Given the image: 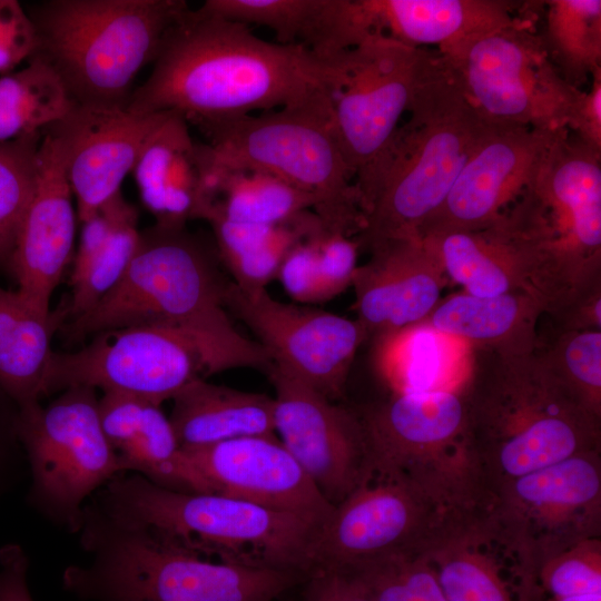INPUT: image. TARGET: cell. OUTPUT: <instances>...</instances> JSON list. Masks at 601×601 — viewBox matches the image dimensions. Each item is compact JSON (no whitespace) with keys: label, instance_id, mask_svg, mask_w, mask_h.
<instances>
[{"label":"cell","instance_id":"obj_1","mask_svg":"<svg viewBox=\"0 0 601 601\" xmlns=\"http://www.w3.org/2000/svg\"><path fill=\"white\" fill-rule=\"evenodd\" d=\"M338 55L255 36L248 26L188 8L167 31L148 79L132 91L136 115L174 111L199 130L331 96Z\"/></svg>","mask_w":601,"mask_h":601},{"label":"cell","instance_id":"obj_2","mask_svg":"<svg viewBox=\"0 0 601 601\" xmlns=\"http://www.w3.org/2000/svg\"><path fill=\"white\" fill-rule=\"evenodd\" d=\"M503 218L544 317L562 321L601 295V151L562 131Z\"/></svg>","mask_w":601,"mask_h":601},{"label":"cell","instance_id":"obj_3","mask_svg":"<svg viewBox=\"0 0 601 601\" xmlns=\"http://www.w3.org/2000/svg\"><path fill=\"white\" fill-rule=\"evenodd\" d=\"M210 248L185 226L156 224L140 230L136 252L120 280L83 315L61 327L66 341L139 324H169L190 332L214 352L223 371L273 363L265 349L242 335L226 312L228 280Z\"/></svg>","mask_w":601,"mask_h":601},{"label":"cell","instance_id":"obj_4","mask_svg":"<svg viewBox=\"0 0 601 601\" xmlns=\"http://www.w3.org/2000/svg\"><path fill=\"white\" fill-rule=\"evenodd\" d=\"M482 351V349H481ZM484 353L462 392L466 433L487 495L577 454L600 451L601 417L533 353Z\"/></svg>","mask_w":601,"mask_h":601},{"label":"cell","instance_id":"obj_5","mask_svg":"<svg viewBox=\"0 0 601 601\" xmlns=\"http://www.w3.org/2000/svg\"><path fill=\"white\" fill-rule=\"evenodd\" d=\"M407 112L365 204L359 248L417 237L489 126L467 104L437 50L425 51Z\"/></svg>","mask_w":601,"mask_h":601},{"label":"cell","instance_id":"obj_6","mask_svg":"<svg viewBox=\"0 0 601 601\" xmlns=\"http://www.w3.org/2000/svg\"><path fill=\"white\" fill-rule=\"evenodd\" d=\"M77 533L89 560L68 566L62 585L83 601H274L307 579L186 552L92 501Z\"/></svg>","mask_w":601,"mask_h":601},{"label":"cell","instance_id":"obj_7","mask_svg":"<svg viewBox=\"0 0 601 601\" xmlns=\"http://www.w3.org/2000/svg\"><path fill=\"white\" fill-rule=\"evenodd\" d=\"M92 502L186 552L229 564L311 571L322 525L234 497L170 490L131 473L110 480Z\"/></svg>","mask_w":601,"mask_h":601},{"label":"cell","instance_id":"obj_8","mask_svg":"<svg viewBox=\"0 0 601 601\" xmlns=\"http://www.w3.org/2000/svg\"><path fill=\"white\" fill-rule=\"evenodd\" d=\"M184 0H49L27 12L37 49L80 106L127 108L137 73L154 62Z\"/></svg>","mask_w":601,"mask_h":601},{"label":"cell","instance_id":"obj_9","mask_svg":"<svg viewBox=\"0 0 601 601\" xmlns=\"http://www.w3.org/2000/svg\"><path fill=\"white\" fill-rule=\"evenodd\" d=\"M368 477L407 482L452 518L477 514L486 500L479 461L466 433L461 393H394L357 411Z\"/></svg>","mask_w":601,"mask_h":601},{"label":"cell","instance_id":"obj_10","mask_svg":"<svg viewBox=\"0 0 601 601\" xmlns=\"http://www.w3.org/2000/svg\"><path fill=\"white\" fill-rule=\"evenodd\" d=\"M201 131L215 164L276 176L315 198L314 213L325 229L348 236L361 231L363 211L354 174L333 128L331 96Z\"/></svg>","mask_w":601,"mask_h":601},{"label":"cell","instance_id":"obj_11","mask_svg":"<svg viewBox=\"0 0 601 601\" xmlns=\"http://www.w3.org/2000/svg\"><path fill=\"white\" fill-rule=\"evenodd\" d=\"M479 518L509 560L521 601H535V575L550 556L601 538V454L573 455L493 490Z\"/></svg>","mask_w":601,"mask_h":601},{"label":"cell","instance_id":"obj_12","mask_svg":"<svg viewBox=\"0 0 601 601\" xmlns=\"http://www.w3.org/2000/svg\"><path fill=\"white\" fill-rule=\"evenodd\" d=\"M96 390L71 386L47 406L19 410V440L30 471L29 504L78 532L86 501L121 474L100 423Z\"/></svg>","mask_w":601,"mask_h":601},{"label":"cell","instance_id":"obj_13","mask_svg":"<svg viewBox=\"0 0 601 601\" xmlns=\"http://www.w3.org/2000/svg\"><path fill=\"white\" fill-rule=\"evenodd\" d=\"M440 55L467 104L484 122L566 129L581 89L561 77L539 33L525 22L516 20Z\"/></svg>","mask_w":601,"mask_h":601},{"label":"cell","instance_id":"obj_14","mask_svg":"<svg viewBox=\"0 0 601 601\" xmlns=\"http://www.w3.org/2000/svg\"><path fill=\"white\" fill-rule=\"evenodd\" d=\"M219 372L214 352L190 332L169 324H139L101 332L75 352L53 351L43 394L81 385L160 405L193 381Z\"/></svg>","mask_w":601,"mask_h":601},{"label":"cell","instance_id":"obj_15","mask_svg":"<svg viewBox=\"0 0 601 601\" xmlns=\"http://www.w3.org/2000/svg\"><path fill=\"white\" fill-rule=\"evenodd\" d=\"M425 51L372 35L338 53L341 76L331 92L332 122L354 174L362 211L412 101Z\"/></svg>","mask_w":601,"mask_h":601},{"label":"cell","instance_id":"obj_16","mask_svg":"<svg viewBox=\"0 0 601 601\" xmlns=\"http://www.w3.org/2000/svg\"><path fill=\"white\" fill-rule=\"evenodd\" d=\"M225 305L254 333L273 366L331 401L342 396L365 332L357 319L312 305L285 303L267 289L246 292L228 282Z\"/></svg>","mask_w":601,"mask_h":601},{"label":"cell","instance_id":"obj_17","mask_svg":"<svg viewBox=\"0 0 601 601\" xmlns=\"http://www.w3.org/2000/svg\"><path fill=\"white\" fill-rule=\"evenodd\" d=\"M452 518L405 481L370 476L319 528L309 575L347 571L388 554L422 550Z\"/></svg>","mask_w":601,"mask_h":601},{"label":"cell","instance_id":"obj_18","mask_svg":"<svg viewBox=\"0 0 601 601\" xmlns=\"http://www.w3.org/2000/svg\"><path fill=\"white\" fill-rule=\"evenodd\" d=\"M278 440L323 496L336 505L368 477L367 451L356 410L337 405L272 366Z\"/></svg>","mask_w":601,"mask_h":601},{"label":"cell","instance_id":"obj_19","mask_svg":"<svg viewBox=\"0 0 601 601\" xmlns=\"http://www.w3.org/2000/svg\"><path fill=\"white\" fill-rule=\"evenodd\" d=\"M180 450L186 492L220 494L319 525L334 509L277 435Z\"/></svg>","mask_w":601,"mask_h":601},{"label":"cell","instance_id":"obj_20","mask_svg":"<svg viewBox=\"0 0 601 601\" xmlns=\"http://www.w3.org/2000/svg\"><path fill=\"white\" fill-rule=\"evenodd\" d=\"M564 130L489 125L418 236L472 231L495 221L523 193L544 152Z\"/></svg>","mask_w":601,"mask_h":601},{"label":"cell","instance_id":"obj_21","mask_svg":"<svg viewBox=\"0 0 601 601\" xmlns=\"http://www.w3.org/2000/svg\"><path fill=\"white\" fill-rule=\"evenodd\" d=\"M72 197L63 140L47 128L37 151L33 194L9 268L17 290L43 312L51 311V296L72 257L78 220Z\"/></svg>","mask_w":601,"mask_h":601},{"label":"cell","instance_id":"obj_22","mask_svg":"<svg viewBox=\"0 0 601 601\" xmlns=\"http://www.w3.org/2000/svg\"><path fill=\"white\" fill-rule=\"evenodd\" d=\"M162 112L136 115L126 108L76 105L48 127L66 147V169L80 223L120 193L127 174Z\"/></svg>","mask_w":601,"mask_h":601},{"label":"cell","instance_id":"obj_23","mask_svg":"<svg viewBox=\"0 0 601 601\" xmlns=\"http://www.w3.org/2000/svg\"><path fill=\"white\" fill-rule=\"evenodd\" d=\"M368 252L370 259L358 265L352 282L357 322L366 337H390L424 323L446 277L431 240L392 239Z\"/></svg>","mask_w":601,"mask_h":601},{"label":"cell","instance_id":"obj_24","mask_svg":"<svg viewBox=\"0 0 601 601\" xmlns=\"http://www.w3.org/2000/svg\"><path fill=\"white\" fill-rule=\"evenodd\" d=\"M514 9L503 0H341L339 18L354 43L382 35L445 53L514 23Z\"/></svg>","mask_w":601,"mask_h":601},{"label":"cell","instance_id":"obj_25","mask_svg":"<svg viewBox=\"0 0 601 601\" xmlns=\"http://www.w3.org/2000/svg\"><path fill=\"white\" fill-rule=\"evenodd\" d=\"M206 170V144L194 140L181 115L166 111L146 139L131 173L156 224L185 226L188 219H196Z\"/></svg>","mask_w":601,"mask_h":601},{"label":"cell","instance_id":"obj_26","mask_svg":"<svg viewBox=\"0 0 601 601\" xmlns=\"http://www.w3.org/2000/svg\"><path fill=\"white\" fill-rule=\"evenodd\" d=\"M98 407L121 473H136L162 487L184 490L183 453L160 405L130 394L104 392Z\"/></svg>","mask_w":601,"mask_h":601},{"label":"cell","instance_id":"obj_27","mask_svg":"<svg viewBox=\"0 0 601 601\" xmlns=\"http://www.w3.org/2000/svg\"><path fill=\"white\" fill-rule=\"evenodd\" d=\"M424 552L447 601H521L511 564L479 514L447 523Z\"/></svg>","mask_w":601,"mask_h":601},{"label":"cell","instance_id":"obj_28","mask_svg":"<svg viewBox=\"0 0 601 601\" xmlns=\"http://www.w3.org/2000/svg\"><path fill=\"white\" fill-rule=\"evenodd\" d=\"M543 315L544 307L535 296L512 290L494 297L455 294L436 305L427 318L434 332L482 351L529 354L534 352Z\"/></svg>","mask_w":601,"mask_h":601},{"label":"cell","instance_id":"obj_29","mask_svg":"<svg viewBox=\"0 0 601 601\" xmlns=\"http://www.w3.org/2000/svg\"><path fill=\"white\" fill-rule=\"evenodd\" d=\"M169 415L180 449L247 437L274 436V398L195 380L173 398Z\"/></svg>","mask_w":601,"mask_h":601},{"label":"cell","instance_id":"obj_30","mask_svg":"<svg viewBox=\"0 0 601 601\" xmlns=\"http://www.w3.org/2000/svg\"><path fill=\"white\" fill-rule=\"evenodd\" d=\"M67 318L66 300L43 312L18 290L0 286V387L19 410L45 397L52 338Z\"/></svg>","mask_w":601,"mask_h":601},{"label":"cell","instance_id":"obj_31","mask_svg":"<svg viewBox=\"0 0 601 601\" xmlns=\"http://www.w3.org/2000/svg\"><path fill=\"white\" fill-rule=\"evenodd\" d=\"M207 150V170L196 219L207 215L275 226L316 207L315 198L265 171L215 164Z\"/></svg>","mask_w":601,"mask_h":601},{"label":"cell","instance_id":"obj_32","mask_svg":"<svg viewBox=\"0 0 601 601\" xmlns=\"http://www.w3.org/2000/svg\"><path fill=\"white\" fill-rule=\"evenodd\" d=\"M426 239L435 248L445 275L462 285L464 293L494 297L522 290L511 248L496 221L477 230Z\"/></svg>","mask_w":601,"mask_h":601},{"label":"cell","instance_id":"obj_33","mask_svg":"<svg viewBox=\"0 0 601 601\" xmlns=\"http://www.w3.org/2000/svg\"><path fill=\"white\" fill-rule=\"evenodd\" d=\"M57 72L32 56L0 78V142L41 134L76 107Z\"/></svg>","mask_w":601,"mask_h":601},{"label":"cell","instance_id":"obj_34","mask_svg":"<svg viewBox=\"0 0 601 601\" xmlns=\"http://www.w3.org/2000/svg\"><path fill=\"white\" fill-rule=\"evenodd\" d=\"M543 32L539 33L545 52L561 77L581 89L601 68V1H544Z\"/></svg>","mask_w":601,"mask_h":601},{"label":"cell","instance_id":"obj_35","mask_svg":"<svg viewBox=\"0 0 601 601\" xmlns=\"http://www.w3.org/2000/svg\"><path fill=\"white\" fill-rule=\"evenodd\" d=\"M534 354L594 415L601 417V329L538 335Z\"/></svg>","mask_w":601,"mask_h":601},{"label":"cell","instance_id":"obj_36","mask_svg":"<svg viewBox=\"0 0 601 601\" xmlns=\"http://www.w3.org/2000/svg\"><path fill=\"white\" fill-rule=\"evenodd\" d=\"M341 572L352 574L372 601H447L424 549L388 554Z\"/></svg>","mask_w":601,"mask_h":601},{"label":"cell","instance_id":"obj_37","mask_svg":"<svg viewBox=\"0 0 601 601\" xmlns=\"http://www.w3.org/2000/svg\"><path fill=\"white\" fill-rule=\"evenodd\" d=\"M41 134L0 142V269L9 273L17 235L31 200Z\"/></svg>","mask_w":601,"mask_h":601},{"label":"cell","instance_id":"obj_38","mask_svg":"<svg viewBox=\"0 0 601 601\" xmlns=\"http://www.w3.org/2000/svg\"><path fill=\"white\" fill-rule=\"evenodd\" d=\"M139 234L137 209L125 200L105 246L71 285L67 322L87 313L117 285L136 252Z\"/></svg>","mask_w":601,"mask_h":601},{"label":"cell","instance_id":"obj_39","mask_svg":"<svg viewBox=\"0 0 601 601\" xmlns=\"http://www.w3.org/2000/svg\"><path fill=\"white\" fill-rule=\"evenodd\" d=\"M322 0H207L199 9L226 20L274 31L282 45H305Z\"/></svg>","mask_w":601,"mask_h":601},{"label":"cell","instance_id":"obj_40","mask_svg":"<svg viewBox=\"0 0 601 601\" xmlns=\"http://www.w3.org/2000/svg\"><path fill=\"white\" fill-rule=\"evenodd\" d=\"M535 587L554 599L601 593V538L550 556L538 569Z\"/></svg>","mask_w":601,"mask_h":601},{"label":"cell","instance_id":"obj_41","mask_svg":"<svg viewBox=\"0 0 601 601\" xmlns=\"http://www.w3.org/2000/svg\"><path fill=\"white\" fill-rule=\"evenodd\" d=\"M315 246L318 273L326 300L352 286L359 244L352 236L331 231L323 226L316 231Z\"/></svg>","mask_w":601,"mask_h":601},{"label":"cell","instance_id":"obj_42","mask_svg":"<svg viewBox=\"0 0 601 601\" xmlns=\"http://www.w3.org/2000/svg\"><path fill=\"white\" fill-rule=\"evenodd\" d=\"M321 227L292 248L277 274L286 293L298 304L313 305L326 302L314 239Z\"/></svg>","mask_w":601,"mask_h":601},{"label":"cell","instance_id":"obj_43","mask_svg":"<svg viewBox=\"0 0 601 601\" xmlns=\"http://www.w3.org/2000/svg\"><path fill=\"white\" fill-rule=\"evenodd\" d=\"M37 49L35 26L16 0H0V73H9Z\"/></svg>","mask_w":601,"mask_h":601},{"label":"cell","instance_id":"obj_44","mask_svg":"<svg viewBox=\"0 0 601 601\" xmlns=\"http://www.w3.org/2000/svg\"><path fill=\"white\" fill-rule=\"evenodd\" d=\"M415 334L411 337L405 348L406 364H403L397 380L393 383L397 387L394 393H412L439 390L437 381V346L434 331L414 328Z\"/></svg>","mask_w":601,"mask_h":601},{"label":"cell","instance_id":"obj_45","mask_svg":"<svg viewBox=\"0 0 601 601\" xmlns=\"http://www.w3.org/2000/svg\"><path fill=\"white\" fill-rule=\"evenodd\" d=\"M566 129L587 146L601 151V68L592 73L590 89L581 90Z\"/></svg>","mask_w":601,"mask_h":601},{"label":"cell","instance_id":"obj_46","mask_svg":"<svg viewBox=\"0 0 601 601\" xmlns=\"http://www.w3.org/2000/svg\"><path fill=\"white\" fill-rule=\"evenodd\" d=\"M304 584L300 601H372L361 583L346 572H316Z\"/></svg>","mask_w":601,"mask_h":601},{"label":"cell","instance_id":"obj_47","mask_svg":"<svg viewBox=\"0 0 601 601\" xmlns=\"http://www.w3.org/2000/svg\"><path fill=\"white\" fill-rule=\"evenodd\" d=\"M19 407L0 387V495L11 483L18 460L24 456L18 432Z\"/></svg>","mask_w":601,"mask_h":601},{"label":"cell","instance_id":"obj_48","mask_svg":"<svg viewBox=\"0 0 601 601\" xmlns=\"http://www.w3.org/2000/svg\"><path fill=\"white\" fill-rule=\"evenodd\" d=\"M28 568L29 559L21 545L9 543L0 549V601H33Z\"/></svg>","mask_w":601,"mask_h":601},{"label":"cell","instance_id":"obj_49","mask_svg":"<svg viewBox=\"0 0 601 601\" xmlns=\"http://www.w3.org/2000/svg\"><path fill=\"white\" fill-rule=\"evenodd\" d=\"M545 601H601V593L571 597V598H548Z\"/></svg>","mask_w":601,"mask_h":601}]
</instances>
